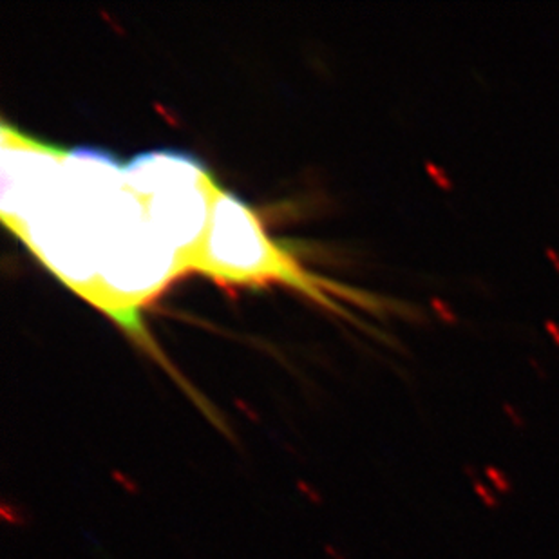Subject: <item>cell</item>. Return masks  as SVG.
Returning <instances> with one entry per match:
<instances>
[{"label":"cell","mask_w":559,"mask_h":559,"mask_svg":"<svg viewBox=\"0 0 559 559\" xmlns=\"http://www.w3.org/2000/svg\"><path fill=\"white\" fill-rule=\"evenodd\" d=\"M123 169L149 223L174 248L185 272H190L208 228L212 199L219 186L216 178L198 157L179 150L140 154Z\"/></svg>","instance_id":"cell-1"},{"label":"cell","mask_w":559,"mask_h":559,"mask_svg":"<svg viewBox=\"0 0 559 559\" xmlns=\"http://www.w3.org/2000/svg\"><path fill=\"white\" fill-rule=\"evenodd\" d=\"M547 327H548V330H550V332H554V333H552V335L555 337V340H557V344H559V330H557V327H555L552 322H548V324H547Z\"/></svg>","instance_id":"cell-8"},{"label":"cell","mask_w":559,"mask_h":559,"mask_svg":"<svg viewBox=\"0 0 559 559\" xmlns=\"http://www.w3.org/2000/svg\"><path fill=\"white\" fill-rule=\"evenodd\" d=\"M297 487H299V490H301V492H303L304 496H306L308 500L311 501V503H315V505H320V503H322V496H320V494L317 492V490H315L313 487L308 483V481L299 480L297 481Z\"/></svg>","instance_id":"cell-7"},{"label":"cell","mask_w":559,"mask_h":559,"mask_svg":"<svg viewBox=\"0 0 559 559\" xmlns=\"http://www.w3.org/2000/svg\"><path fill=\"white\" fill-rule=\"evenodd\" d=\"M0 514H2V519L9 525L25 527L29 523V514L25 512V509H22L20 505H15V503H9V501H2Z\"/></svg>","instance_id":"cell-3"},{"label":"cell","mask_w":559,"mask_h":559,"mask_svg":"<svg viewBox=\"0 0 559 559\" xmlns=\"http://www.w3.org/2000/svg\"><path fill=\"white\" fill-rule=\"evenodd\" d=\"M483 472H485V476H487V480L490 481V485H492V489L496 490L498 494L512 492V481L509 480V476H507L501 469L494 467V465H487Z\"/></svg>","instance_id":"cell-4"},{"label":"cell","mask_w":559,"mask_h":559,"mask_svg":"<svg viewBox=\"0 0 559 559\" xmlns=\"http://www.w3.org/2000/svg\"><path fill=\"white\" fill-rule=\"evenodd\" d=\"M472 487H474V490H476V496L480 498L481 503H483L485 507H489V509H498V507H500L498 492L494 489H489V487H487L483 481L476 480V478H472Z\"/></svg>","instance_id":"cell-5"},{"label":"cell","mask_w":559,"mask_h":559,"mask_svg":"<svg viewBox=\"0 0 559 559\" xmlns=\"http://www.w3.org/2000/svg\"><path fill=\"white\" fill-rule=\"evenodd\" d=\"M190 272L234 284L286 282L330 304L319 281L308 275L290 252L266 236L255 212L221 186L212 199L207 234L190 262Z\"/></svg>","instance_id":"cell-2"},{"label":"cell","mask_w":559,"mask_h":559,"mask_svg":"<svg viewBox=\"0 0 559 559\" xmlns=\"http://www.w3.org/2000/svg\"><path fill=\"white\" fill-rule=\"evenodd\" d=\"M112 478H114V481L120 483L127 492H130V494L140 492V487H138L136 481H134L133 478H128L127 474H123L121 471H112Z\"/></svg>","instance_id":"cell-6"}]
</instances>
